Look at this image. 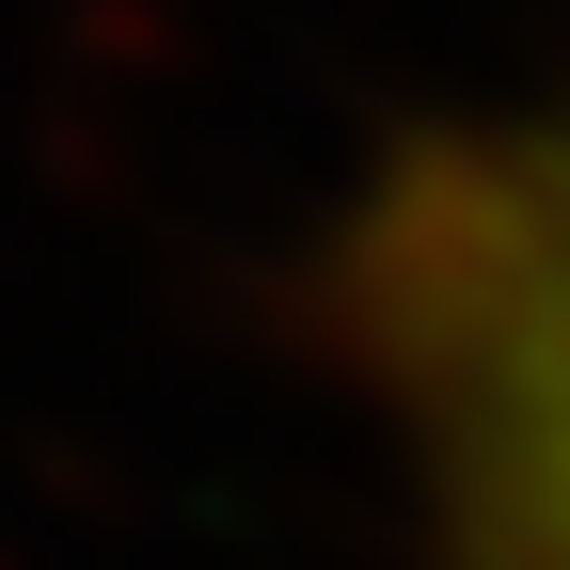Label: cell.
<instances>
[{
	"label": "cell",
	"instance_id": "6da1fadb",
	"mask_svg": "<svg viewBox=\"0 0 570 570\" xmlns=\"http://www.w3.org/2000/svg\"><path fill=\"white\" fill-rule=\"evenodd\" d=\"M396 348L460 570H570V159H475L396 238Z\"/></svg>",
	"mask_w": 570,
	"mask_h": 570
}]
</instances>
